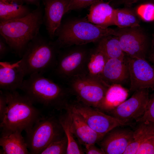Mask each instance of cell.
<instances>
[{"label":"cell","instance_id":"obj_34","mask_svg":"<svg viewBox=\"0 0 154 154\" xmlns=\"http://www.w3.org/2000/svg\"><path fill=\"white\" fill-rule=\"evenodd\" d=\"M10 48L5 40L1 37L0 38V59H2Z\"/></svg>","mask_w":154,"mask_h":154},{"label":"cell","instance_id":"obj_35","mask_svg":"<svg viewBox=\"0 0 154 154\" xmlns=\"http://www.w3.org/2000/svg\"><path fill=\"white\" fill-rule=\"evenodd\" d=\"M141 0H119L118 3L130 5Z\"/></svg>","mask_w":154,"mask_h":154},{"label":"cell","instance_id":"obj_10","mask_svg":"<svg viewBox=\"0 0 154 154\" xmlns=\"http://www.w3.org/2000/svg\"><path fill=\"white\" fill-rule=\"evenodd\" d=\"M116 34L124 53L131 58L145 59L148 42L139 27L116 29Z\"/></svg>","mask_w":154,"mask_h":154},{"label":"cell","instance_id":"obj_7","mask_svg":"<svg viewBox=\"0 0 154 154\" xmlns=\"http://www.w3.org/2000/svg\"><path fill=\"white\" fill-rule=\"evenodd\" d=\"M71 88L83 103L97 108L103 100L108 86L103 81L81 74L70 79Z\"/></svg>","mask_w":154,"mask_h":154},{"label":"cell","instance_id":"obj_18","mask_svg":"<svg viewBox=\"0 0 154 154\" xmlns=\"http://www.w3.org/2000/svg\"><path fill=\"white\" fill-rule=\"evenodd\" d=\"M115 10L108 2L98 1L90 5L87 19L93 24L108 27L114 25Z\"/></svg>","mask_w":154,"mask_h":154},{"label":"cell","instance_id":"obj_20","mask_svg":"<svg viewBox=\"0 0 154 154\" xmlns=\"http://www.w3.org/2000/svg\"><path fill=\"white\" fill-rule=\"evenodd\" d=\"M22 132L17 131L9 135L1 136L0 145L2 148L0 154H30Z\"/></svg>","mask_w":154,"mask_h":154},{"label":"cell","instance_id":"obj_24","mask_svg":"<svg viewBox=\"0 0 154 154\" xmlns=\"http://www.w3.org/2000/svg\"><path fill=\"white\" fill-rule=\"evenodd\" d=\"M98 42L96 48L108 58L125 59L123 51L117 37L109 35L101 38Z\"/></svg>","mask_w":154,"mask_h":154},{"label":"cell","instance_id":"obj_29","mask_svg":"<svg viewBox=\"0 0 154 154\" xmlns=\"http://www.w3.org/2000/svg\"><path fill=\"white\" fill-rule=\"evenodd\" d=\"M135 121L138 123L148 121L154 123V94L149 98L143 114Z\"/></svg>","mask_w":154,"mask_h":154},{"label":"cell","instance_id":"obj_30","mask_svg":"<svg viewBox=\"0 0 154 154\" xmlns=\"http://www.w3.org/2000/svg\"><path fill=\"white\" fill-rule=\"evenodd\" d=\"M136 154H154V135L149 137L141 143Z\"/></svg>","mask_w":154,"mask_h":154},{"label":"cell","instance_id":"obj_37","mask_svg":"<svg viewBox=\"0 0 154 154\" xmlns=\"http://www.w3.org/2000/svg\"><path fill=\"white\" fill-rule=\"evenodd\" d=\"M5 1L9 2H13L18 4H23V2L22 0H5Z\"/></svg>","mask_w":154,"mask_h":154},{"label":"cell","instance_id":"obj_38","mask_svg":"<svg viewBox=\"0 0 154 154\" xmlns=\"http://www.w3.org/2000/svg\"><path fill=\"white\" fill-rule=\"evenodd\" d=\"M152 51L150 56V58H154V38L152 43Z\"/></svg>","mask_w":154,"mask_h":154},{"label":"cell","instance_id":"obj_13","mask_svg":"<svg viewBox=\"0 0 154 154\" xmlns=\"http://www.w3.org/2000/svg\"><path fill=\"white\" fill-rule=\"evenodd\" d=\"M70 0H43L44 6V22L48 34L51 38L61 24L62 18L67 13Z\"/></svg>","mask_w":154,"mask_h":154},{"label":"cell","instance_id":"obj_26","mask_svg":"<svg viewBox=\"0 0 154 154\" xmlns=\"http://www.w3.org/2000/svg\"><path fill=\"white\" fill-rule=\"evenodd\" d=\"M58 120L67 140L66 154H84L75 140L74 135L71 130L70 118L68 113L65 115L60 116Z\"/></svg>","mask_w":154,"mask_h":154},{"label":"cell","instance_id":"obj_16","mask_svg":"<svg viewBox=\"0 0 154 154\" xmlns=\"http://www.w3.org/2000/svg\"><path fill=\"white\" fill-rule=\"evenodd\" d=\"M66 107L70 117L71 130L81 144H95L102 139L104 136L92 129L79 114Z\"/></svg>","mask_w":154,"mask_h":154},{"label":"cell","instance_id":"obj_25","mask_svg":"<svg viewBox=\"0 0 154 154\" xmlns=\"http://www.w3.org/2000/svg\"><path fill=\"white\" fill-rule=\"evenodd\" d=\"M136 15L128 9H115L114 25L119 28L139 27V21Z\"/></svg>","mask_w":154,"mask_h":154},{"label":"cell","instance_id":"obj_36","mask_svg":"<svg viewBox=\"0 0 154 154\" xmlns=\"http://www.w3.org/2000/svg\"><path fill=\"white\" fill-rule=\"evenodd\" d=\"M23 2H25L27 4L35 5L38 7H39V0H22Z\"/></svg>","mask_w":154,"mask_h":154},{"label":"cell","instance_id":"obj_31","mask_svg":"<svg viewBox=\"0 0 154 154\" xmlns=\"http://www.w3.org/2000/svg\"><path fill=\"white\" fill-rule=\"evenodd\" d=\"M99 0H70L67 9V13L71 10L86 7Z\"/></svg>","mask_w":154,"mask_h":154},{"label":"cell","instance_id":"obj_21","mask_svg":"<svg viewBox=\"0 0 154 154\" xmlns=\"http://www.w3.org/2000/svg\"><path fill=\"white\" fill-rule=\"evenodd\" d=\"M108 59L97 48L94 50H90L84 74L93 78L103 81L101 79V76Z\"/></svg>","mask_w":154,"mask_h":154},{"label":"cell","instance_id":"obj_11","mask_svg":"<svg viewBox=\"0 0 154 154\" xmlns=\"http://www.w3.org/2000/svg\"><path fill=\"white\" fill-rule=\"evenodd\" d=\"M149 99L148 89H142L135 92L129 99L109 112L112 115L123 121L130 122L135 120L143 114Z\"/></svg>","mask_w":154,"mask_h":154},{"label":"cell","instance_id":"obj_8","mask_svg":"<svg viewBox=\"0 0 154 154\" xmlns=\"http://www.w3.org/2000/svg\"><path fill=\"white\" fill-rule=\"evenodd\" d=\"M79 114L95 131L104 136L115 128L130 125L117 118L107 115L100 110L82 103L68 107Z\"/></svg>","mask_w":154,"mask_h":154},{"label":"cell","instance_id":"obj_5","mask_svg":"<svg viewBox=\"0 0 154 154\" xmlns=\"http://www.w3.org/2000/svg\"><path fill=\"white\" fill-rule=\"evenodd\" d=\"M20 89L34 104L57 108L65 104L66 89L41 74L29 76L24 80Z\"/></svg>","mask_w":154,"mask_h":154},{"label":"cell","instance_id":"obj_9","mask_svg":"<svg viewBox=\"0 0 154 154\" xmlns=\"http://www.w3.org/2000/svg\"><path fill=\"white\" fill-rule=\"evenodd\" d=\"M84 45H76L70 50L59 54L54 67L58 76L69 80L76 76L84 74L90 50Z\"/></svg>","mask_w":154,"mask_h":154},{"label":"cell","instance_id":"obj_28","mask_svg":"<svg viewBox=\"0 0 154 154\" xmlns=\"http://www.w3.org/2000/svg\"><path fill=\"white\" fill-rule=\"evenodd\" d=\"M137 14L144 21L150 22L154 21V3H145L139 5L137 9Z\"/></svg>","mask_w":154,"mask_h":154},{"label":"cell","instance_id":"obj_6","mask_svg":"<svg viewBox=\"0 0 154 154\" xmlns=\"http://www.w3.org/2000/svg\"><path fill=\"white\" fill-rule=\"evenodd\" d=\"M62 130L59 120L42 116L26 133L25 139L30 154H40L52 142L62 138Z\"/></svg>","mask_w":154,"mask_h":154},{"label":"cell","instance_id":"obj_12","mask_svg":"<svg viewBox=\"0 0 154 154\" xmlns=\"http://www.w3.org/2000/svg\"><path fill=\"white\" fill-rule=\"evenodd\" d=\"M126 60L130 81V91L145 88L154 90V67L146 59L128 57Z\"/></svg>","mask_w":154,"mask_h":154},{"label":"cell","instance_id":"obj_17","mask_svg":"<svg viewBox=\"0 0 154 154\" xmlns=\"http://www.w3.org/2000/svg\"><path fill=\"white\" fill-rule=\"evenodd\" d=\"M129 78L126 60L118 58H108L101 76L102 80L108 86L125 82Z\"/></svg>","mask_w":154,"mask_h":154},{"label":"cell","instance_id":"obj_22","mask_svg":"<svg viewBox=\"0 0 154 154\" xmlns=\"http://www.w3.org/2000/svg\"><path fill=\"white\" fill-rule=\"evenodd\" d=\"M133 131V138L123 154H136L141 143L146 139L154 135V123L144 121Z\"/></svg>","mask_w":154,"mask_h":154},{"label":"cell","instance_id":"obj_2","mask_svg":"<svg viewBox=\"0 0 154 154\" xmlns=\"http://www.w3.org/2000/svg\"><path fill=\"white\" fill-rule=\"evenodd\" d=\"M43 22V12L38 7L25 17L0 22L1 36L21 58L29 43L39 34Z\"/></svg>","mask_w":154,"mask_h":154},{"label":"cell","instance_id":"obj_33","mask_svg":"<svg viewBox=\"0 0 154 154\" xmlns=\"http://www.w3.org/2000/svg\"><path fill=\"white\" fill-rule=\"evenodd\" d=\"M95 144L91 143L84 145L85 149V152L87 154H104V152L101 148L95 146Z\"/></svg>","mask_w":154,"mask_h":154},{"label":"cell","instance_id":"obj_27","mask_svg":"<svg viewBox=\"0 0 154 154\" xmlns=\"http://www.w3.org/2000/svg\"><path fill=\"white\" fill-rule=\"evenodd\" d=\"M67 147V140L65 136L52 142L40 154H66Z\"/></svg>","mask_w":154,"mask_h":154},{"label":"cell","instance_id":"obj_15","mask_svg":"<svg viewBox=\"0 0 154 154\" xmlns=\"http://www.w3.org/2000/svg\"><path fill=\"white\" fill-rule=\"evenodd\" d=\"M19 61L0 62V88L4 91H12L20 89L25 76Z\"/></svg>","mask_w":154,"mask_h":154},{"label":"cell","instance_id":"obj_41","mask_svg":"<svg viewBox=\"0 0 154 154\" xmlns=\"http://www.w3.org/2000/svg\"><path fill=\"white\" fill-rule=\"evenodd\" d=\"M152 3H154V0L153 1V2H152Z\"/></svg>","mask_w":154,"mask_h":154},{"label":"cell","instance_id":"obj_40","mask_svg":"<svg viewBox=\"0 0 154 154\" xmlns=\"http://www.w3.org/2000/svg\"><path fill=\"white\" fill-rule=\"evenodd\" d=\"M106 0L107 1V2H108V3H110V2H112L114 1H116V0Z\"/></svg>","mask_w":154,"mask_h":154},{"label":"cell","instance_id":"obj_4","mask_svg":"<svg viewBox=\"0 0 154 154\" xmlns=\"http://www.w3.org/2000/svg\"><path fill=\"white\" fill-rule=\"evenodd\" d=\"M58 48L52 42L39 34L28 44L19 62L25 76L42 74L54 67Z\"/></svg>","mask_w":154,"mask_h":154},{"label":"cell","instance_id":"obj_3","mask_svg":"<svg viewBox=\"0 0 154 154\" xmlns=\"http://www.w3.org/2000/svg\"><path fill=\"white\" fill-rule=\"evenodd\" d=\"M116 34V29L96 25L86 19H74L61 23L55 42L59 48H65L98 42L105 36Z\"/></svg>","mask_w":154,"mask_h":154},{"label":"cell","instance_id":"obj_14","mask_svg":"<svg viewBox=\"0 0 154 154\" xmlns=\"http://www.w3.org/2000/svg\"><path fill=\"white\" fill-rule=\"evenodd\" d=\"M115 129L106 134L99 142L105 154H123L133 138V131Z\"/></svg>","mask_w":154,"mask_h":154},{"label":"cell","instance_id":"obj_23","mask_svg":"<svg viewBox=\"0 0 154 154\" xmlns=\"http://www.w3.org/2000/svg\"><path fill=\"white\" fill-rule=\"evenodd\" d=\"M31 12L28 7L23 4L0 0V22L21 18Z\"/></svg>","mask_w":154,"mask_h":154},{"label":"cell","instance_id":"obj_32","mask_svg":"<svg viewBox=\"0 0 154 154\" xmlns=\"http://www.w3.org/2000/svg\"><path fill=\"white\" fill-rule=\"evenodd\" d=\"M7 102L6 96L3 91L0 92V120H3L7 109Z\"/></svg>","mask_w":154,"mask_h":154},{"label":"cell","instance_id":"obj_19","mask_svg":"<svg viewBox=\"0 0 154 154\" xmlns=\"http://www.w3.org/2000/svg\"><path fill=\"white\" fill-rule=\"evenodd\" d=\"M128 91L121 84H114L108 88L105 95L97 109L109 112L125 100Z\"/></svg>","mask_w":154,"mask_h":154},{"label":"cell","instance_id":"obj_39","mask_svg":"<svg viewBox=\"0 0 154 154\" xmlns=\"http://www.w3.org/2000/svg\"><path fill=\"white\" fill-rule=\"evenodd\" d=\"M150 59L151 61L154 64V58H150Z\"/></svg>","mask_w":154,"mask_h":154},{"label":"cell","instance_id":"obj_1","mask_svg":"<svg viewBox=\"0 0 154 154\" xmlns=\"http://www.w3.org/2000/svg\"><path fill=\"white\" fill-rule=\"evenodd\" d=\"M7 98V109L0 123L1 136H7L17 131L29 132L42 116L40 111L24 94L17 90H3Z\"/></svg>","mask_w":154,"mask_h":154}]
</instances>
